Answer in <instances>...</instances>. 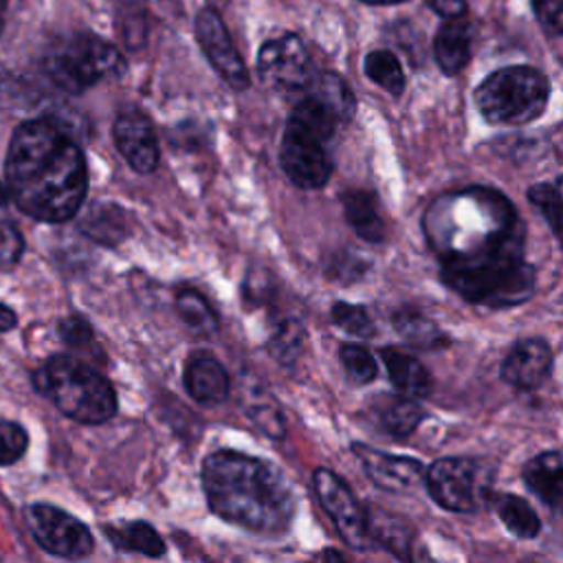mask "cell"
<instances>
[{"mask_svg": "<svg viewBox=\"0 0 563 563\" xmlns=\"http://www.w3.org/2000/svg\"><path fill=\"white\" fill-rule=\"evenodd\" d=\"M81 231L88 238L112 246L128 235L125 213L114 205H92L81 220Z\"/></svg>", "mask_w": 563, "mask_h": 563, "instance_id": "cell-25", "label": "cell"}, {"mask_svg": "<svg viewBox=\"0 0 563 563\" xmlns=\"http://www.w3.org/2000/svg\"><path fill=\"white\" fill-rule=\"evenodd\" d=\"M301 343H303V332H301L299 323H295V321H284V323L275 330V334H273V339H271L273 352H275L277 358H282L284 363H290V361L299 354Z\"/></svg>", "mask_w": 563, "mask_h": 563, "instance_id": "cell-35", "label": "cell"}, {"mask_svg": "<svg viewBox=\"0 0 563 563\" xmlns=\"http://www.w3.org/2000/svg\"><path fill=\"white\" fill-rule=\"evenodd\" d=\"M108 541L125 552H139L145 556H163L165 543L161 534L145 521H132L123 526H103Z\"/></svg>", "mask_w": 563, "mask_h": 563, "instance_id": "cell-23", "label": "cell"}, {"mask_svg": "<svg viewBox=\"0 0 563 563\" xmlns=\"http://www.w3.org/2000/svg\"><path fill=\"white\" fill-rule=\"evenodd\" d=\"M4 187L29 218L64 222L79 211L88 191L84 152L53 119L24 121L9 141Z\"/></svg>", "mask_w": 563, "mask_h": 563, "instance_id": "cell-1", "label": "cell"}, {"mask_svg": "<svg viewBox=\"0 0 563 563\" xmlns=\"http://www.w3.org/2000/svg\"><path fill=\"white\" fill-rule=\"evenodd\" d=\"M112 139L128 165L139 174H152L158 165V139L152 121L141 110H125L112 125Z\"/></svg>", "mask_w": 563, "mask_h": 563, "instance_id": "cell-14", "label": "cell"}, {"mask_svg": "<svg viewBox=\"0 0 563 563\" xmlns=\"http://www.w3.org/2000/svg\"><path fill=\"white\" fill-rule=\"evenodd\" d=\"M251 416H253V420H255L268 435H273V438H284L286 427H284V418H282V413L277 411V407H273V405H268V407H255V409L251 411Z\"/></svg>", "mask_w": 563, "mask_h": 563, "instance_id": "cell-39", "label": "cell"}, {"mask_svg": "<svg viewBox=\"0 0 563 563\" xmlns=\"http://www.w3.org/2000/svg\"><path fill=\"white\" fill-rule=\"evenodd\" d=\"M59 334L70 347H84L92 341V328L84 317H68L59 323Z\"/></svg>", "mask_w": 563, "mask_h": 563, "instance_id": "cell-38", "label": "cell"}, {"mask_svg": "<svg viewBox=\"0 0 563 563\" xmlns=\"http://www.w3.org/2000/svg\"><path fill=\"white\" fill-rule=\"evenodd\" d=\"M279 163L286 176L301 189H319L332 174L325 143L290 128L284 130Z\"/></svg>", "mask_w": 563, "mask_h": 563, "instance_id": "cell-13", "label": "cell"}, {"mask_svg": "<svg viewBox=\"0 0 563 563\" xmlns=\"http://www.w3.org/2000/svg\"><path fill=\"white\" fill-rule=\"evenodd\" d=\"M440 273L451 290L488 308L519 306L534 290V268L523 260V249L440 262Z\"/></svg>", "mask_w": 563, "mask_h": 563, "instance_id": "cell-4", "label": "cell"}, {"mask_svg": "<svg viewBox=\"0 0 563 563\" xmlns=\"http://www.w3.org/2000/svg\"><path fill=\"white\" fill-rule=\"evenodd\" d=\"M352 451L356 453L358 462L363 464L367 477L385 490L402 493L413 488L422 479V464L413 457L383 453L367 444H354Z\"/></svg>", "mask_w": 563, "mask_h": 563, "instance_id": "cell-15", "label": "cell"}, {"mask_svg": "<svg viewBox=\"0 0 563 563\" xmlns=\"http://www.w3.org/2000/svg\"><path fill=\"white\" fill-rule=\"evenodd\" d=\"M528 198L543 213L552 233L563 244V198L559 189L550 185H534L528 189Z\"/></svg>", "mask_w": 563, "mask_h": 563, "instance_id": "cell-32", "label": "cell"}, {"mask_svg": "<svg viewBox=\"0 0 563 563\" xmlns=\"http://www.w3.org/2000/svg\"><path fill=\"white\" fill-rule=\"evenodd\" d=\"M427 4L442 15L444 20L449 18H464L466 15V2L464 0H427Z\"/></svg>", "mask_w": 563, "mask_h": 563, "instance_id": "cell-40", "label": "cell"}, {"mask_svg": "<svg viewBox=\"0 0 563 563\" xmlns=\"http://www.w3.org/2000/svg\"><path fill=\"white\" fill-rule=\"evenodd\" d=\"M257 73L268 88L279 92H301L314 75L303 42L292 33H284L262 44Z\"/></svg>", "mask_w": 563, "mask_h": 563, "instance_id": "cell-11", "label": "cell"}, {"mask_svg": "<svg viewBox=\"0 0 563 563\" xmlns=\"http://www.w3.org/2000/svg\"><path fill=\"white\" fill-rule=\"evenodd\" d=\"M365 75L394 97H398L405 88L402 66H400L398 57L389 51H383V48L372 51L365 57Z\"/></svg>", "mask_w": 563, "mask_h": 563, "instance_id": "cell-30", "label": "cell"}, {"mask_svg": "<svg viewBox=\"0 0 563 563\" xmlns=\"http://www.w3.org/2000/svg\"><path fill=\"white\" fill-rule=\"evenodd\" d=\"M200 479L209 508L220 519L266 537L288 530L295 495L275 464L222 449L205 457Z\"/></svg>", "mask_w": 563, "mask_h": 563, "instance_id": "cell-2", "label": "cell"}, {"mask_svg": "<svg viewBox=\"0 0 563 563\" xmlns=\"http://www.w3.org/2000/svg\"><path fill=\"white\" fill-rule=\"evenodd\" d=\"M26 523L40 548L53 556L84 559L95 548V539L86 523L57 506L31 504L26 508Z\"/></svg>", "mask_w": 563, "mask_h": 563, "instance_id": "cell-9", "label": "cell"}, {"mask_svg": "<svg viewBox=\"0 0 563 563\" xmlns=\"http://www.w3.org/2000/svg\"><path fill=\"white\" fill-rule=\"evenodd\" d=\"M15 323H18L15 312H13L9 306L0 303V332H7V330H11V328H15Z\"/></svg>", "mask_w": 563, "mask_h": 563, "instance_id": "cell-41", "label": "cell"}, {"mask_svg": "<svg viewBox=\"0 0 563 563\" xmlns=\"http://www.w3.org/2000/svg\"><path fill=\"white\" fill-rule=\"evenodd\" d=\"M383 363L387 367V376L391 380V385L411 398H420L427 396L431 391V376L424 369V365L413 358L407 352H400L396 347H385L380 352Z\"/></svg>", "mask_w": 563, "mask_h": 563, "instance_id": "cell-20", "label": "cell"}, {"mask_svg": "<svg viewBox=\"0 0 563 563\" xmlns=\"http://www.w3.org/2000/svg\"><path fill=\"white\" fill-rule=\"evenodd\" d=\"M422 416H424L422 407L411 396H405V394L380 396L376 405V418L380 427L396 438H407L409 433H413Z\"/></svg>", "mask_w": 563, "mask_h": 563, "instance_id": "cell-22", "label": "cell"}, {"mask_svg": "<svg viewBox=\"0 0 563 563\" xmlns=\"http://www.w3.org/2000/svg\"><path fill=\"white\" fill-rule=\"evenodd\" d=\"M532 9L545 31L563 35V0H532Z\"/></svg>", "mask_w": 563, "mask_h": 563, "instance_id": "cell-37", "label": "cell"}, {"mask_svg": "<svg viewBox=\"0 0 563 563\" xmlns=\"http://www.w3.org/2000/svg\"><path fill=\"white\" fill-rule=\"evenodd\" d=\"M391 323L398 334L416 347H438L442 341V332L435 328V323L411 308L396 310Z\"/></svg>", "mask_w": 563, "mask_h": 563, "instance_id": "cell-27", "label": "cell"}, {"mask_svg": "<svg viewBox=\"0 0 563 563\" xmlns=\"http://www.w3.org/2000/svg\"><path fill=\"white\" fill-rule=\"evenodd\" d=\"M422 227L440 262L523 249V229L512 205L486 187H468L433 200Z\"/></svg>", "mask_w": 563, "mask_h": 563, "instance_id": "cell-3", "label": "cell"}, {"mask_svg": "<svg viewBox=\"0 0 563 563\" xmlns=\"http://www.w3.org/2000/svg\"><path fill=\"white\" fill-rule=\"evenodd\" d=\"M185 387L196 402L220 405L229 396V376L211 356H194L185 367Z\"/></svg>", "mask_w": 563, "mask_h": 563, "instance_id": "cell-19", "label": "cell"}, {"mask_svg": "<svg viewBox=\"0 0 563 563\" xmlns=\"http://www.w3.org/2000/svg\"><path fill=\"white\" fill-rule=\"evenodd\" d=\"M332 321L341 330H345L347 334H354V336H372L374 334V321L369 319L365 308L354 306V303L336 301L332 306Z\"/></svg>", "mask_w": 563, "mask_h": 563, "instance_id": "cell-33", "label": "cell"}, {"mask_svg": "<svg viewBox=\"0 0 563 563\" xmlns=\"http://www.w3.org/2000/svg\"><path fill=\"white\" fill-rule=\"evenodd\" d=\"M4 13H7V0H0V33L4 26Z\"/></svg>", "mask_w": 563, "mask_h": 563, "instance_id": "cell-42", "label": "cell"}, {"mask_svg": "<svg viewBox=\"0 0 563 563\" xmlns=\"http://www.w3.org/2000/svg\"><path fill=\"white\" fill-rule=\"evenodd\" d=\"M343 209L345 218L356 231L367 242H380L385 238V220L380 216V207L374 194L363 191V189H352L343 194Z\"/></svg>", "mask_w": 563, "mask_h": 563, "instance_id": "cell-21", "label": "cell"}, {"mask_svg": "<svg viewBox=\"0 0 563 563\" xmlns=\"http://www.w3.org/2000/svg\"><path fill=\"white\" fill-rule=\"evenodd\" d=\"M24 253V240L22 233L15 229V224L4 218L0 211V268L13 266Z\"/></svg>", "mask_w": 563, "mask_h": 563, "instance_id": "cell-36", "label": "cell"}, {"mask_svg": "<svg viewBox=\"0 0 563 563\" xmlns=\"http://www.w3.org/2000/svg\"><path fill=\"white\" fill-rule=\"evenodd\" d=\"M301 92H308L312 97H317L321 103H325L343 123L352 119L354 114V95L350 90V86L336 75V73H330V70H323V73H314L312 79L308 81V86L301 90Z\"/></svg>", "mask_w": 563, "mask_h": 563, "instance_id": "cell-24", "label": "cell"}, {"mask_svg": "<svg viewBox=\"0 0 563 563\" xmlns=\"http://www.w3.org/2000/svg\"><path fill=\"white\" fill-rule=\"evenodd\" d=\"M552 354L545 341L523 339L519 341L501 363V378L517 389H534L550 374Z\"/></svg>", "mask_w": 563, "mask_h": 563, "instance_id": "cell-16", "label": "cell"}, {"mask_svg": "<svg viewBox=\"0 0 563 563\" xmlns=\"http://www.w3.org/2000/svg\"><path fill=\"white\" fill-rule=\"evenodd\" d=\"M317 497L339 530L341 539L354 550H367L372 543L367 512L356 501L350 486L330 468H317L312 475Z\"/></svg>", "mask_w": 563, "mask_h": 563, "instance_id": "cell-10", "label": "cell"}, {"mask_svg": "<svg viewBox=\"0 0 563 563\" xmlns=\"http://www.w3.org/2000/svg\"><path fill=\"white\" fill-rule=\"evenodd\" d=\"M33 385L64 416L81 424H101L117 411V394L110 380L68 354L46 358L33 372Z\"/></svg>", "mask_w": 563, "mask_h": 563, "instance_id": "cell-5", "label": "cell"}, {"mask_svg": "<svg viewBox=\"0 0 563 563\" xmlns=\"http://www.w3.org/2000/svg\"><path fill=\"white\" fill-rule=\"evenodd\" d=\"M556 189H559V194H561V198H563V176H561V180H559V187H556Z\"/></svg>", "mask_w": 563, "mask_h": 563, "instance_id": "cell-44", "label": "cell"}, {"mask_svg": "<svg viewBox=\"0 0 563 563\" xmlns=\"http://www.w3.org/2000/svg\"><path fill=\"white\" fill-rule=\"evenodd\" d=\"M429 495L446 510H475L488 493V479L482 466L468 457H444L424 473Z\"/></svg>", "mask_w": 563, "mask_h": 563, "instance_id": "cell-8", "label": "cell"}, {"mask_svg": "<svg viewBox=\"0 0 563 563\" xmlns=\"http://www.w3.org/2000/svg\"><path fill=\"white\" fill-rule=\"evenodd\" d=\"M29 446L26 431L11 420H0V466L15 464Z\"/></svg>", "mask_w": 563, "mask_h": 563, "instance_id": "cell-34", "label": "cell"}, {"mask_svg": "<svg viewBox=\"0 0 563 563\" xmlns=\"http://www.w3.org/2000/svg\"><path fill=\"white\" fill-rule=\"evenodd\" d=\"M550 84L530 66H508L488 75L475 90V106L488 123L526 125L545 110Z\"/></svg>", "mask_w": 563, "mask_h": 563, "instance_id": "cell-6", "label": "cell"}, {"mask_svg": "<svg viewBox=\"0 0 563 563\" xmlns=\"http://www.w3.org/2000/svg\"><path fill=\"white\" fill-rule=\"evenodd\" d=\"M473 31L464 18H449L438 29L433 40V53L438 66L446 75H457L471 59Z\"/></svg>", "mask_w": 563, "mask_h": 563, "instance_id": "cell-18", "label": "cell"}, {"mask_svg": "<svg viewBox=\"0 0 563 563\" xmlns=\"http://www.w3.org/2000/svg\"><path fill=\"white\" fill-rule=\"evenodd\" d=\"M493 508L497 512V517L501 519V523L521 539H532L539 534L541 530V521L537 517V512L530 508V504L517 495H495L493 497Z\"/></svg>", "mask_w": 563, "mask_h": 563, "instance_id": "cell-26", "label": "cell"}, {"mask_svg": "<svg viewBox=\"0 0 563 563\" xmlns=\"http://www.w3.org/2000/svg\"><path fill=\"white\" fill-rule=\"evenodd\" d=\"M367 528H369L372 541L383 543L387 550H391L400 559H409L411 532H409L407 523L378 510V512L367 515Z\"/></svg>", "mask_w": 563, "mask_h": 563, "instance_id": "cell-28", "label": "cell"}, {"mask_svg": "<svg viewBox=\"0 0 563 563\" xmlns=\"http://www.w3.org/2000/svg\"><path fill=\"white\" fill-rule=\"evenodd\" d=\"M176 310L180 314V319L196 332L202 336H211L218 330V317L213 314L211 306L207 303V299L198 292V290H183L176 297Z\"/></svg>", "mask_w": 563, "mask_h": 563, "instance_id": "cell-29", "label": "cell"}, {"mask_svg": "<svg viewBox=\"0 0 563 563\" xmlns=\"http://www.w3.org/2000/svg\"><path fill=\"white\" fill-rule=\"evenodd\" d=\"M196 40L207 55L209 64L216 68V73L233 88L244 90L251 84L249 70L233 48V42L229 37V31L222 22V18L213 9H200L196 15Z\"/></svg>", "mask_w": 563, "mask_h": 563, "instance_id": "cell-12", "label": "cell"}, {"mask_svg": "<svg viewBox=\"0 0 563 563\" xmlns=\"http://www.w3.org/2000/svg\"><path fill=\"white\" fill-rule=\"evenodd\" d=\"M365 4H396V2H402V0H361Z\"/></svg>", "mask_w": 563, "mask_h": 563, "instance_id": "cell-43", "label": "cell"}, {"mask_svg": "<svg viewBox=\"0 0 563 563\" xmlns=\"http://www.w3.org/2000/svg\"><path fill=\"white\" fill-rule=\"evenodd\" d=\"M523 482L554 512H563V453L548 451L532 457L523 468Z\"/></svg>", "mask_w": 563, "mask_h": 563, "instance_id": "cell-17", "label": "cell"}, {"mask_svg": "<svg viewBox=\"0 0 563 563\" xmlns=\"http://www.w3.org/2000/svg\"><path fill=\"white\" fill-rule=\"evenodd\" d=\"M125 59L101 37L73 35L44 55V75L64 92H81L121 75Z\"/></svg>", "mask_w": 563, "mask_h": 563, "instance_id": "cell-7", "label": "cell"}, {"mask_svg": "<svg viewBox=\"0 0 563 563\" xmlns=\"http://www.w3.org/2000/svg\"><path fill=\"white\" fill-rule=\"evenodd\" d=\"M339 358L352 383L365 385L376 378V361L367 347L356 343H345L339 350Z\"/></svg>", "mask_w": 563, "mask_h": 563, "instance_id": "cell-31", "label": "cell"}]
</instances>
